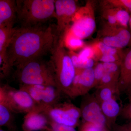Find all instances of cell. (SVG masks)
<instances>
[{
    "label": "cell",
    "instance_id": "6da1fadb",
    "mask_svg": "<svg viewBox=\"0 0 131 131\" xmlns=\"http://www.w3.org/2000/svg\"><path fill=\"white\" fill-rule=\"evenodd\" d=\"M59 37L56 25L16 27L6 52L10 68L13 69L50 53Z\"/></svg>",
    "mask_w": 131,
    "mask_h": 131
},
{
    "label": "cell",
    "instance_id": "7a4b0ae2",
    "mask_svg": "<svg viewBox=\"0 0 131 131\" xmlns=\"http://www.w3.org/2000/svg\"><path fill=\"white\" fill-rule=\"evenodd\" d=\"M17 20L21 27L44 25L56 18L55 1L16 0Z\"/></svg>",
    "mask_w": 131,
    "mask_h": 131
},
{
    "label": "cell",
    "instance_id": "3957f363",
    "mask_svg": "<svg viewBox=\"0 0 131 131\" xmlns=\"http://www.w3.org/2000/svg\"><path fill=\"white\" fill-rule=\"evenodd\" d=\"M64 35L59 36L50 52L49 61L54 71L58 88L68 96L76 74V69L64 46Z\"/></svg>",
    "mask_w": 131,
    "mask_h": 131
},
{
    "label": "cell",
    "instance_id": "277c9868",
    "mask_svg": "<svg viewBox=\"0 0 131 131\" xmlns=\"http://www.w3.org/2000/svg\"><path fill=\"white\" fill-rule=\"evenodd\" d=\"M15 75L20 84L57 87L54 71L49 61L42 58L28 61L16 67Z\"/></svg>",
    "mask_w": 131,
    "mask_h": 131
},
{
    "label": "cell",
    "instance_id": "5b68a950",
    "mask_svg": "<svg viewBox=\"0 0 131 131\" xmlns=\"http://www.w3.org/2000/svg\"><path fill=\"white\" fill-rule=\"evenodd\" d=\"M43 111L51 122L75 128L81 118L80 107L67 102H59Z\"/></svg>",
    "mask_w": 131,
    "mask_h": 131
},
{
    "label": "cell",
    "instance_id": "8992f818",
    "mask_svg": "<svg viewBox=\"0 0 131 131\" xmlns=\"http://www.w3.org/2000/svg\"><path fill=\"white\" fill-rule=\"evenodd\" d=\"M19 89L27 92L43 110L60 102L61 95L64 94L58 88L52 86L20 84Z\"/></svg>",
    "mask_w": 131,
    "mask_h": 131
},
{
    "label": "cell",
    "instance_id": "52a82bcc",
    "mask_svg": "<svg viewBox=\"0 0 131 131\" xmlns=\"http://www.w3.org/2000/svg\"><path fill=\"white\" fill-rule=\"evenodd\" d=\"M9 106L14 113L26 114L39 108L26 91L8 85H2Z\"/></svg>",
    "mask_w": 131,
    "mask_h": 131
},
{
    "label": "cell",
    "instance_id": "ba28073f",
    "mask_svg": "<svg viewBox=\"0 0 131 131\" xmlns=\"http://www.w3.org/2000/svg\"><path fill=\"white\" fill-rule=\"evenodd\" d=\"M95 87L93 68L76 69L75 75L68 96L74 98L84 96Z\"/></svg>",
    "mask_w": 131,
    "mask_h": 131
},
{
    "label": "cell",
    "instance_id": "9c48e42d",
    "mask_svg": "<svg viewBox=\"0 0 131 131\" xmlns=\"http://www.w3.org/2000/svg\"><path fill=\"white\" fill-rule=\"evenodd\" d=\"M80 108L81 118L84 122H93L107 126L101 104L96 100L94 94L88 93L84 96Z\"/></svg>",
    "mask_w": 131,
    "mask_h": 131
},
{
    "label": "cell",
    "instance_id": "30bf717a",
    "mask_svg": "<svg viewBox=\"0 0 131 131\" xmlns=\"http://www.w3.org/2000/svg\"><path fill=\"white\" fill-rule=\"evenodd\" d=\"M77 6L73 0L55 1L56 25L58 35H63L69 22L77 11Z\"/></svg>",
    "mask_w": 131,
    "mask_h": 131
},
{
    "label": "cell",
    "instance_id": "8fae6325",
    "mask_svg": "<svg viewBox=\"0 0 131 131\" xmlns=\"http://www.w3.org/2000/svg\"><path fill=\"white\" fill-rule=\"evenodd\" d=\"M49 123L47 115L38 108L25 114L21 127L24 131H48Z\"/></svg>",
    "mask_w": 131,
    "mask_h": 131
},
{
    "label": "cell",
    "instance_id": "7c38bea8",
    "mask_svg": "<svg viewBox=\"0 0 131 131\" xmlns=\"http://www.w3.org/2000/svg\"><path fill=\"white\" fill-rule=\"evenodd\" d=\"M118 88L127 95L131 92V46L127 51L120 66Z\"/></svg>",
    "mask_w": 131,
    "mask_h": 131
},
{
    "label": "cell",
    "instance_id": "4fadbf2b",
    "mask_svg": "<svg viewBox=\"0 0 131 131\" xmlns=\"http://www.w3.org/2000/svg\"><path fill=\"white\" fill-rule=\"evenodd\" d=\"M16 20V1L0 0V28L14 27Z\"/></svg>",
    "mask_w": 131,
    "mask_h": 131
},
{
    "label": "cell",
    "instance_id": "5bb4252c",
    "mask_svg": "<svg viewBox=\"0 0 131 131\" xmlns=\"http://www.w3.org/2000/svg\"><path fill=\"white\" fill-rule=\"evenodd\" d=\"M14 113L8 102L5 91L0 87V126L13 129L14 126Z\"/></svg>",
    "mask_w": 131,
    "mask_h": 131
},
{
    "label": "cell",
    "instance_id": "9a60e30c",
    "mask_svg": "<svg viewBox=\"0 0 131 131\" xmlns=\"http://www.w3.org/2000/svg\"><path fill=\"white\" fill-rule=\"evenodd\" d=\"M95 27L96 24L93 19L90 17H82L74 22L71 31L75 37L82 39L90 36Z\"/></svg>",
    "mask_w": 131,
    "mask_h": 131
},
{
    "label": "cell",
    "instance_id": "2e32d148",
    "mask_svg": "<svg viewBox=\"0 0 131 131\" xmlns=\"http://www.w3.org/2000/svg\"><path fill=\"white\" fill-rule=\"evenodd\" d=\"M101 106L107 127L111 126L115 124L121 114L122 108L121 107L116 98L103 102L101 103Z\"/></svg>",
    "mask_w": 131,
    "mask_h": 131
},
{
    "label": "cell",
    "instance_id": "e0dca14e",
    "mask_svg": "<svg viewBox=\"0 0 131 131\" xmlns=\"http://www.w3.org/2000/svg\"><path fill=\"white\" fill-rule=\"evenodd\" d=\"M131 42V34L126 29H122L117 35L108 36L103 39V43L111 47L122 48Z\"/></svg>",
    "mask_w": 131,
    "mask_h": 131
},
{
    "label": "cell",
    "instance_id": "ac0fdd59",
    "mask_svg": "<svg viewBox=\"0 0 131 131\" xmlns=\"http://www.w3.org/2000/svg\"><path fill=\"white\" fill-rule=\"evenodd\" d=\"M120 93L118 87L106 86L97 88L93 94L96 100L101 104L112 98H117Z\"/></svg>",
    "mask_w": 131,
    "mask_h": 131
},
{
    "label": "cell",
    "instance_id": "d6986e66",
    "mask_svg": "<svg viewBox=\"0 0 131 131\" xmlns=\"http://www.w3.org/2000/svg\"><path fill=\"white\" fill-rule=\"evenodd\" d=\"M16 27L0 28V57L6 56L8 47L14 33Z\"/></svg>",
    "mask_w": 131,
    "mask_h": 131
},
{
    "label": "cell",
    "instance_id": "ffe728a7",
    "mask_svg": "<svg viewBox=\"0 0 131 131\" xmlns=\"http://www.w3.org/2000/svg\"><path fill=\"white\" fill-rule=\"evenodd\" d=\"M80 131H107L106 126L93 122H84Z\"/></svg>",
    "mask_w": 131,
    "mask_h": 131
},
{
    "label": "cell",
    "instance_id": "44dd1931",
    "mask_svg": "<svg viewBox=\"0 0 131 131\" xmlns=\"http://www.w3.org/2000/svg\"><path fill=\"white\" fill-rule=\"evenodd\" d=\"M117 21L125 27H126L129 23L130 15L126 10L121 9L118 11L115 15Z\"/></svg>",
    "mask_w": 131,
    "mask_h": 131
},
{
    "label": "cell",
    "instance_id": "7402d4cb",
    "mask_svg": "<svg viewBox=\"0 0 131 131\" xmlns=\"http://www.w3.org/2000/svg\"><path fill=\"white\" fill-rule=\"evenodd\" d=\"M95 78V87L98 86V84L104 75L105 74L103 63L98 64L94 69Z\"/></svg>",
    "mask_w": 131,
    "mask_h": 131
},
{
    "label": "cell",
    "instance_id": "603a6c76",
    "mask_svg": "<svg viewBox=\"0 0 131 131\" xmlns=\"http://www.w3.org/2000/svg\"><path fill=\"white\" fill-rule=\"evenodd\" d=\"M48 131H77L75 127L60 125L50 121L49 129Z\"/></svg>",
    "mask_w": 131,
    "mask_h": 131
},
{
    "label": "cell",
    "instance_id": "cb8c5ba5",
    "mask_svg": "<svg viewBox=\"0 0 131 131\" xmlns=\"http://www.w3.org/2000/svg\"><path fill=\"white\" fill-rule=\"evenodd\" d=\"M105 73L119 74L120 66L116 63H103Z\"/></svg>",
    "mask_w": 131,
    "mask_h": 131
},
{
    "label": "cell",
    "instance_id": "d4e9b609",
    "mask_svg": "<svg viewBox=\"0 0 131 131\" xmlns=\"http://www.w3.org/2000/svg\"><path fill=\"white\" fill-rule=\"evenodd\" d=\"M98 46L103 55L114 56L117 53V49L105 44L103 42L99 43Z\"/></svg>",
    "mask_w": 131,
    "mask_h": 131
},
{
    "label": "cell",
    "instance_id": "484cf974",
    "mask_svg": "<svg viewBox=\"0 0 131 131\" xmlns=\"http://www.w3.org/2000/svg\"><path fill=\"white\" fill-rule=\"evenodd\" d=\"M68 45L71 48L76 49L82 47L83 45L82 40L75 37H71L68 40Z\"/></svg>",
    "mask_w": 131,
    "mask_h": 131
},
{
    "label": "cell",
    "instance_id": "4316f807",
    "mask_svg": "<svg viewBox=\"0 0 131 131\" xmlns=\"http://www.w3.org/2000/svg\"><path fill=\"white\" fill-rule=\"evenodd\" d=\"M120 115L125 118L131 119V100L128 104L122 108Z\"/></svg>",
    "mask_w": 131,
    "mask_h": 131
},
{
    "label": "cell",
    "instance_id": "83f0119b",
    "mask_svg": "<svg viewBox=\"0 0 131 131\" xmlns=\"http://www.w3.org/2000/svg\"><path fill=\"white\" fill-rule=\"evenodd\" d=\"M117 59L114 56L103 55L100 59V61L103 63H115Z\"/></svg>",
    "mask_w": 131,
    "mask_h": 131
},
{
    "label": "cell",
    "instance_id": "f1b7e54d",
    "mask_svg": "<svg viewBox=\"0 0 131 131\" xmlns=\"http://www.w3.org/2000/svg\"><path fill=\"white\" fill-rule=\"evenodd\" d=\"M120 1L124 6L131 9V0H122Z\"/></svg>",
    "mask_w": 131,
    "mask_h": 131
},
{
    "label": "cell",
    "instance_id": "f546056e",
    "mask_svg": "<svg viewBox=\"0 0 131 131\" xmlns=\"http://www.w3.org/2000/svg\"><path fill=\"white\" fill-rule=\"evenodd\" d=\"M108 22L111 24H114L117 21V19L115 15H109L108 18Z\"/></svg>",
    "mask_w": 131,
    "mask_h": 131
},
{
    "label": "cell",
    "instance_id": "4dcf8cb0",
    "mask_svg": "<svg viewBox=\"0 0 131 131\" xmlns=\"http://www.w3.org/2000/svg\"><path fill=\"white\" fill-rule=\"evenodd\" d=\"M128 96H129V100H130V101L131 100V92L130 93L128 94Z\"/></svg>",
    "mask_w": 131,
    "mask_h": 131
},
{
    "label": "cell",
    "instance_id": "1f68e13d",
    "mask_svg": "<svg viewBox=\"0 0 131 131\" xmlns=\"http://www.w3.org/2000/svg\"><path fill=\"white\" fill-rule=\"evenodd\" d=\"M129 24H130V28H131V15L130 16V20H129Z\"/></svg>",
    "mask_w": 131,
    "mask_h": 131
},
{
    "label": "cell",
    "instance_id": "d6a6232c",
    "mask_svg": "<svg viewBox=\"0 0 131 131\" xmlns=\"http://www.w3.org/2000/svg\"><path fill=\"white\" fill-rule=\"evenodd\" d=\"M0 131H8L7 130H4V129H2L1 128V129H0Z\"/></svg>",
    "mask_w": 131,
    "mask_h": 131
},
{
    "label": "cell",
    "instance_id": "836d02e7",
    "mask_svg": "<svg viewBox=\"0 0 131 131\" xmlns=\"http://www.w3.org/2000/svg\"><path fill=\"white\" fill-rule=\"evenodd\" d=\"M130 130H131V124H130Z\"/></svg>",
    "mask_w": 131,
    "mask_h": 131
},
{
    "label": "cell",
    "instance_id": "e575fe53",
    "mask_svg": "<svg viewBox=\"0 0 131 131\" xmlns=\"http://www.w3.org/2000/svg\"></svg>",
    "mask_w": 131,
    "mask_h": 131
}]
</instances>
